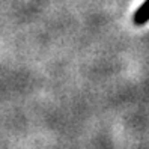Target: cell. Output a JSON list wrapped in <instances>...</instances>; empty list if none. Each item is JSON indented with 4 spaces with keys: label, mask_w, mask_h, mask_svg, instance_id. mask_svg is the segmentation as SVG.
<instances>
[{
    "label": "cell",
    "mask_w": 149,
    "mask_h": 149,
    "mask_svg": "<svg viewBox=\"0 0 149 149\" xmlns=\"http://www.w3.org/2000/svg\"><path fill=\"white\" fill-rule=\"evenodd\" d=\"M149 21V0L145 2L137 8V11L133 15V23L136 26H143Z\"/></svg>",
    "instance_id": "obj_1"
}]
</instances>
